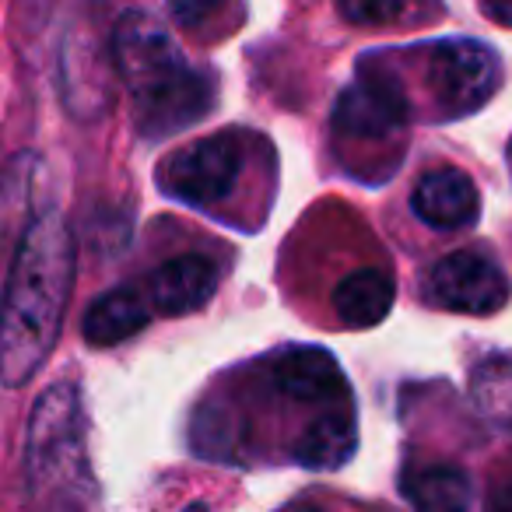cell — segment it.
<instances>
[{
	"instance_id": "obj_8",
	"label": "cell",
	"mask_w": 512,
	"mask_h": 512,
	"mask_svg": "<svg viewBox=\"0 0 512 512\" xmlns=\"http://www.w3.org/2000/svg\"><path fill=\"white\" fill-rule=\"evenodd\" d=\"M411 211L439 232H460L481 218V193L460 169H435L414 186Z\"/></svg>"
},
{
	"instance_id": "obj_7",
	"label": "cell",
	"mask_w": 512,
	"mask_h": 512,
	"mask_svg": "<svg viewBox=\"0 0 512 512\" xmlns=\"http://www.w3.org/2000/svg\"><path fill=\"white\" fill-rule=\"evenodd\" d=\"M407 99L383 64H372L358 74L355 85L341 92L334 106V127L351 137H383L404 127Z\"/></svg>"
},
{
	"instance_id": "obj_16",
	"label": "cell",
	"mask_w": 512,
	"mask_h": 512,
	"mask_svg": "<svg viewBox=\"0 0 512 512\" xmlns=\"http://www.w3.org/2000/svg\"><path fill=\"white\" fill-rule=\"evenodd\" d=\"M341 15L358 25H379V22H390V18L404 15V8H400V4H344Z\"/></svg>"
},
{
	"instance_id": "obj_12",
	"label": "cell",
	"mask_w": 512,
	"mask_h": 512,
	"mask_svg": "<svg viewBox=\"0 0 512 512\" xmlns=\"http://www.w3.org/2000/svg\"><path fill=\"white\" fill-rule=\"evenodd\" d=\"M400 488L418 512H467L470 495H474L470 477L460 467H449V463L411 467Z\"/></svg>"
},
{
	"instance_id": "obj_2",
	"label": "cell",
	"mask_w": 512,
	"mask_h": 512,
	"mask_svg": "<svg viewBox=\"0 0 512 512\" xmlns=\"http://www.w3.org/2000/svg\"><path fill=\"white\" fill-rule=\"evenodd\" d=\"M113 60L134 95L137 127L165 137L190 127L207 109V81L186 64L183 50L148 11H127L113 29Z\"/></svg>"
},
{
	"instance_id": "obj_13",
	"label": "cell",
	"mask_w": 512,
	"mask_h": 512,
	"mask_svg": "<svg viewBox=\"0 0 512 512\" xmlns=\"http://www.w3.org/2000/svg\"><path fill=\"white\" fill-rule=\"evenodd\" d=\"M390 306H393V281L390 274L376 271V267H362V271L348 274L334 292L337 316L355 330L383 323Z\"/></svg>"
},
{
	"instance_id": "obj_19",
	"label": "cell",
	"mask_w": 512,
	"mask_h": 512,
	"mask_svg": "<svg viewBox=\"0 0 512 512\" xmlns=\"http://www.w3.org/2000/svg\"><path fill=\"white\" fill-rule=\"evenodd\" d=\"M299 512H316V509H299Z\"/></svg>"
},
{
	"instance_id": "obj_4",
	"label": "cell",
	"mask_w": 512,
	"mask_h": 512,
	"mask_svg": "<svg viewBox=\"0 0 512 512\" xmlns=\"http://www.w3.org/2000/svg\"><path fill=\"white\" fill-rule=\"evenodd\" d=\"M502 85V60L491 46L474 39H449L428 57V88L453 116L477 113Z\"/></svg>"
},
{
	"instance_id": "obj_9",
	"label": "cell",
	"mask_w": 512,
	"mask_h": 512,
	"mask_svg": "<svg viewBox=\"0 0 512 512\" xmlns=\"http://www.w3.org/2000/svg\"><path fill=\"white\" fill-rule=\"evenodd\" d=\"M218 288V271L207 256L186 253L176 260H165L148 281L151 306L165 316H186L200 309Z\"/></svg>"
},
{
	"instance_id": "obj_17",
	"label": "cell",
	"mask_w": 512,
	"mask_h": 512,
	"mask_svg": "<svg viewBox=\"0 0 512 512\" xmlns=\"http://www.w3.org/2000/svg\"><path fill=\"white\" fill-rule=\"evenodd\" d=\"M488 512H512V481L502 484V488L488 498Z\"/></svg>"
},
{
	"instance_id": "obj_1",
	"label": "cell",
	"mask_w": 512,
	"mask_h": 512,
	"mask_svg": "<svg viewBox=\"0 0 512 512\" xmlns=\"http://www.w3.org/2000/svg\"><path fill=\"white\" fill-rule=\"evenodd\" d=\"M74 239L60 211H43L22 235L0 299V383L18 390L46 365L74 288Z\"/></svg>"
},
{
	"instance_id": "obj_18",
	"label": "cell",
	"mask_w": 512,
	"mask_h": 512,
	"mask_svg": "<svg viewBox=\"0 0 512 512\" xmlns=\"http://www.w3.org/2000/svg\"><path fill=\"white\" fill-rule=\"evenodd\" d=\"M481 11H484L488 18H495V22L512 25V0H509V4H484Z\"/></svg>"
},
{
	"instance_id": "obj_10",
	"label": "cell",
	"mask_w": 512,
	"mask_h": 512,
	"mask_svg": "<svg viewBox=\"0 0 512 512\" xmlns=\"http://www.w3.org/2000/svg\"><path fill=\"white\" fill-rule=\"evenodd\" d=\"M151 320V309L144 306V299L130 288H116V292H106L88 306L85 313V341L95 344V348H113V344L134 337L137 330H144Z\"/></svg>"
},
{
	"instance_id": "obj_11",
	"label": "cell",
	"mask_w": 512,
	"mask_h": 512,
	"mask_svg": "<svg viewBox=\"0 0 512 512\" xmlns=\"http://www.w3.org/2000/svg\"><path fill=\"white\" fill-rule=\"evenodd\" d=\"M274 383L295 400H327L344 390L337 362L320 348H295L274 365Z\"/></svg>"
},
{
	"instance_id": "obj_14",
	"label": "cell",
	"mask_w": 512,
	"mask_h": 512,
	"mask_svg": "<svg viewBox=\"0 0 512 512\" xmlns=\"http://www.w3.org/2000/svg\"><path fill=\"white\" fill-rule=\"evenodd\" d=\"M351 449H355V421L348 414H323L302 432L295 460L313 470H334L348 460Z\"/></svg>"
},
{
	"instance_id": "obj_3",
	"label": "cell",
	"mask_w": 512,
	"mask_h": 512,
	"mask_svg": "<svg viewBox=\"0 0 512 512\" xmlns=\"http://www.w3.org/2000/svg\"><path fill=\"white\" fill-rule=\"evenodd\" d=\"M29 477L36 488L71 481L81 467V407L74 386L60 383L32 411Z\"/></svg>"
},
{
	"instance_id": "obj_6",
	"label": "cell",
	"mask_w": 512,
	"mask_h": 512,
	"mask_svg": "<svg viewBox=\"0 0 512 512\" xmlns=\"http://www.w3.org/2000/svg\"><path fill=\"white\" fill-rule=\"evenodd\" d=\"M432 295L453 313L491 316L505 309L512 285L505 271L481 253H449L432 271Z\"/></svg>"
},
{
	"instance_id": "obj_5",
	"label": "cell",
	"mask_w": 512,
	"mask_h": 512,
	"mask_svg": "<svg viewBox=\"0 0 512 512\" xmlns=\"http://www.w3.org/2000/svg\"><path fill=\"white\" fill-rule=\"evenodd\" d=\"M242 165V148L232 134H218L197 141L190 148H183L179 155H172L158 172V186L169 197L183 200V204L204 207L214 200L228 197L239 179Z\"/></svg>"
},
{
	"instance_id": "obj_15",
	"label": "cell",
	"mask_w": 512,
	"mask_h": 512,
	"mask_svg": "<svg viewBox=\"0 0 512 512\" xmlns=\"http://www.w3.org/2000/svg\"><path fill=\"white\" fill-rule=\"evenodd\" d=\"M474 400L484 414L512 418V358H488L474 372Z\"/></svg>"
}]
</instances>
